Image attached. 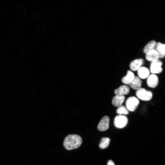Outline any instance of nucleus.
Masks as SVG:
<instances>
[{
  "label": "nucleus",
  "instance_id": "14",
  "mask_svg": "<svg viewBox=\"0 0 165 165\" xmlns=\"http://www.w3.org/2000/svg\"><path fill=\"white\" fill-rule=\"evenodd\" d=\"M138 73L139 77L142 79L147 78L149 75V71L146 68L142 67L138 70Z\"/></svg>",
  "mask_w": 165,
  "mask_h": 165
},
{
  "label": "nucleus",
  "instance_id": "10",
  "mask_svg": "<svg viewBox=\"0 0 165 165\" xmlns=\"http://www.w3.org/2000/svg\"><path fill=\"white\" fill-rule=\"evenodd\" d=\"M130 91L129 87L125 85L121 86L114 91V93L116 95L124 96L128 94Z\"/></svg>",
  "mask_w": 165,
  "mask_h": 165
},
{
  "label": "nucleus",
  "instance_id": "16",
  "mask_svg": "<svg viewBox=\"0 0 165 165\" xmlns=\"http://www.w3.org/2000/svg\"><path fill=\"white\" fill-rule=\"evenodd\" d=\"M156 42L155 41L152 40L149 42L145 46L144 49V52L147 53L150 51L154 49L156 46Z\"/></svg>",
  "mask_w": 165,
  "mask_h": 165
},
{
  "label": "nucleus",
  "instance_id": "5",
  "mask_svg": "<svg viewBox=\"0 0 165 165\" xmlns=\"http://www.w3.org/2000/svg\"><path fill=\"white\" fill-rule=\"evenodd\" d=\"M109 118L108 116H103L99 123L97 128L100 131H104L107 130L109 127Z\"/></svg>",
  "mask_w": 165,
  "mask_h": 165
},
{
  "label": "nucleus",
  "instance_id": "1",
  "mask_svg": "<svg viewBox=\"0 0 165 165\" xmlns=\"http://www.w3.org/2000/svg\"><path fill=\"white\" fill-rule=\"evenodd\" d=\"M81 137L76 134H69L66 136L64 141L63 145L65 148L71 150L79 148L82 143Z\"/></svg>",
  "mask_w": 165,
  "mask_h": 165
},
{
  "label": "nucleus",
  "instance_id": "18",
  "mask_svg": "<svg viewBox=\"0 0 165 165\" xmlns=\"http://www.w3.org/2000/svg\"><path fill=\"white\" fill-rule=\"evenodd\" d=\"M116 112L119 115H126L129 114L128 110L127 108L122 105L118 107Z\"/></svg>",
  "mask_w": 165,
  "mask_h": 165
},
{
  "label": "nucleus",
  "instance_id": "3",
  "mask_svg": "<svg viewBox=\"0 0 165 165\" xmlns=\"http://www.w3.org/2000/svg\"><path fill=\"white\" fill-rule=\"evenodd\" d=\"M128 118L124 115H118L115 117L114 123L115 127L118 128L125 127L128 123Z\"/></svg>",
  "mask_w": 165,
  "mask_h": 165
},
{
  "label": "nucleus",
  "instance_id": "11",
  "mask_svg": "<svg viewBox=\"0 0 165 165\" xmlns=\"http://www.w3.org/2000/svg\"><path fill=\"white\" fill-rule=\"evenodd\" d=\"M124 96L116 95L114 96L112 99V105L116 107H119L122 105L125 100Z\"/></svg>",
  "mask_w": 165,
  "mask_h": 165
},
{
  "label": "nucleus",
  "instance_id": "13",
  "mask_svg": "<svg viewBox=\"0 0 165 165\" xmlns=\"http://www.w3.org/2000/svg\"><path fill=\"white\" fill-rule=\"evenodd\" d=\"M134 77V73L131 71L128 70L127 75L122 78V81L124 83L129 85L133 80Z\"/></svg>",
  "mask_w": 165,
  "mask_h": 165
},
{
  "label": "nucleus",
  "instance_id": "4",
  "mask_svg": "<svg viewBox=\"0 0 165 165\" xmlns=\"http://www.w3.org/2000/svg\"><path fill=\"white\" fill-rule=\"evenodd\" d=\"M139 102L138 99L136 97L134 96L130 97L126 101V107L128 110L134 112L137 108Z\"/></svg>",
  "mask_w": 165,
  "mask_h": 165
},
{
  "label": "nucleus",
  "instance_id": "9",
  "mask_svg": "<svg viewBox=\"0 0 165 165\" xmlns=\"http://www.w3.org/2000/svg\"><path fill=\"white\" fill-rule=\"evenodd\" d=\"M144 61L142 59H138L132 61L130 63V67L133 71H136L141 67Z\"/></svg>",
  "mask_w": 165,
  "mask_h": 165
},
{
  "label": "nucleus",
  "instance_id": "6",
  "mask_svg": "<svg viewBox=\"0 0 165 165\" xmlns=\"http://www.w3.org/2000/svg\"><path fill=\"white\" fill-rule=\"evenodd\" d=\"M162 64V62L159 60L152 62L150 68L151 72L155 74L161 73L163 70Z\"/></svg>",
  "mask_w": 165,
  "mask_h": 165
},
{
  "label": "nucleus",
  "instance_id": "8",
  "mask_svg": "<svg viewBox=\"0 0 165 165\" xmlns=\"http://www.w3.org/2000/svg\"><path fill=\"white\" fill-rule=\"evenodd\" d=\"M146 54V59L148 61L153 62L159 60V54L154 49L150 51Z\"/></svg>",
  "mask_w": 165,
  "mask_h": 165
},
{
  "label": "nucleus",
  "instance_id": "7",
  "mask_svg": "<svg viewBox=\"0 0 165 165\" xmlns=\"http://www.w3.org/2000/svg\"><path fill=\"white\" fill-rule=\"evenodd\" d=\"M159 82V79L157 76L155 74L150 75L147 78V83L150 87L154 88L157 86Z\"/></svg>",
  "mask_w": 165,
  "mask_h": 165
},
{
  "label": "nucleus",
  "instance_id": "2",
  "mask_svg": "<svg viewBox=\"0 0 165 165\" xmlns=\"http://www.w3.org/2000/svg\"><path fill=\"white\" fill-rule=\"evenodd\" d=\"M136 95L140 99L144 101L150 100L152 97V94L151 91L143 88H141L137 90Z\"/></svg>",
  "mask_w": 165,
  "mask_h": 165
},
{
  "label": "nucleus",
  "instance_id": "12",
  "mask_svg": "<svg viewBox=\"0 0 165 165\" xmlns=\"http://www.w3.org/2000/svg\"><path fill=\"white\" fill-rule=\"evenodd\" d=\"M142 81L140 78L137 76H135L132 82L129 84L132 88L135 90H138L141 88Z\"/></svg>",
  "mask_w": 165,
  "mask_h": 165
},
{
  "label": "nucleus",
  "instance_id": "19",
  "mask_svg": "<svg viewBox=\"0 0 165 165\" xmlns=\"http://www.w3.org/2000/svg\"><path fill=\"white\" fill-rule=\"evenodd\" d=\"M107 165H115L113 162L111 160H109L107 162Z\"/></svg>",
  "mask_w": 165,
  "mask_h": 165
},
{
  "label": "nucleus",
  "instance_id": "17",
  "mask_svg": "<svg viewBox=\"0 0 165 165\" xmlns=\"http://www.w3.org/2000/svg\"><path fill=\"white\" fill-rule=\"evenodd\" d=\"M110 141V139L109 138H102L99 145V148L102 149L107 148L109 144Z\"/></svg>",
  "mask_w": 165,
  "mask_h": 165
},
{
  "label": "nucleus",
  "instance_id": "15",
  "mask_svg": "<svg viewBox=\"0 0 165 165\" xmlns=\"http://www.w3.org/2000/svg\"><path fill=\"white\" fill-rule=\"evenodd\" d=\"M156 50L160 58H163L165 56V44L158 42L156 45Z\"/></svg>",
  "mask_w": 165,
  "mask_h": 165
}]
</instances>
